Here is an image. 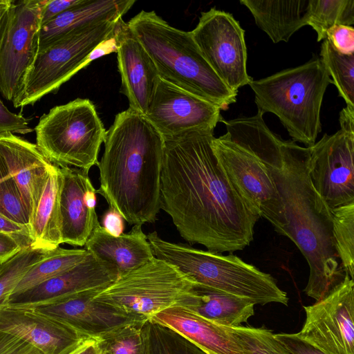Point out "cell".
Wrapping results in <instances>:
<instances>
[{
	"label": "cell",
	"mask_w": 354,
	"mask_h": 354,
	"mask_svg": "<svg viewBox=\"0 0 354 354\" xmlns=\"http://www.w3.org/2000/svg\"><path fill=\"white\" fill-rule=\"evenodd\" d=\"M326 39L339 53L354 55V28L351 26L335 25L326 31Z\"/></svg>",
	"instance_id": "8d00e7d4"
},
{
	"label": "cell",
	"mask_w": 354,
	"mask_h": 354,
	"mask_svg": "<svg viewBox=\"0 0 354 354\" xmlns=\"http://www.w3.org/2000/svg\"><path fill=\"white\" fill-rule=\"evenodd\" d=\"M118 68L129 108L145 115L160 79L142 45L123 21L116 32Z\"/></svg>",
	"instance_id": "d6986e66"
},
{
	"label": "cell",
	"mask_w": 354,
	"mask_h": 354,
	"mask_svg": "<svg viewBox=\"0 0 354 354\" xmlns=\"http://www.w3.org/2000/svg\"><path fill=\"white\" fill-rule=\"evenodd\" d=\"M332 83L320 58L248 84L258 111L276 115L292 140L313 146L322 131L324 95Z\"/></svg>",
	"instance_id": "5b68a950"
},
{
	"label": "cell",
	"mask_w": 354,
	"mask_h": 354,
	"mask_svg": "<svg viewBox=\"0 0 354 354\" xmlns=\"http://www.w3.org/2000/svg\"><path fill=\"white\" fill-rule=\"evenodd\" d=\"M242 354H290L265 328L227 327Z\"/></svg>",
	"instance_id": "836d02e7"
},
{
	"label": "cell",
	"mask_w": 354,
	"mask_h": 354,
	"mask_svg": "<svg viewBox=\"0 0 354 354\" xmlns=\"http://www.w3.org/2000/svg\"><path fill=\"white\" fill-rule=\"evenodd\" d=\"M102 290H91L35 308L91 337L124 324L137 322L121 310L93 297ZM139 323V322H137Z\"/></svg>",
	"instance_id": "ffe728a7"
},
{
	"label": "cell",
	"mask_w": 354,
	"mask_h": 354,
	"mask_svg": "<svg viewBox=\"0 0 354 354\" xmlns=\"http://www.w3.org/2000/svg\"><path fill=\"white\" fill-rule=\"evenodd\" d=\"M244 144L263 162L274 182L286 221L282 235L291 239L306 259L310 273L304 291L319 301L345 274L337 261L331 211L309 176V149L282 140L266 124L250 131Z\"/></svg>",
	"instance_id": "7a4b0ae2"
},
{
	"label": "cell",
	"mask_w": 354,
	"mask_h": 354,
	"mask_svg": "<svg viewBox=\"0 0 354 354\" xmlns=\"http://www.w3.org/2000/svg\"><path fill=\"white\" fill-rule=\"evenodd\" d=\"M244 30L232 15L212 8L203 12L191 34L202 55L231 90L248 84Z\"/></svg>",
	"instance_id": "4fadbf2b"
},
{
	"label": "cell",
	"mask_w": 354,
	"mask_h": 354,
	"mask_svg": "<svg viewBox=\"0 0 354 354\" xmlns=\"http://www.w3.org/2000/svg\"><path fill=\"white\" fill-rule=\"evenodd\" d=\"M24 248L15 237L0 232V265L12 259Z\"/></svg>",
	"instance_id": "7bdbcfd3"
},
{
	"label": "cell",
	"mask_w": 354,
	"mask_h": 354,
	"mask_svg": "<svg viewBox=\"0 0 354 354\" xmlns=\"http://www.w3.org/2000/svg\"><path fill=\"white\" fill-rule=\"evenodd\" d=\"M122 19L90 24L66 33L39 50L27 75L21 107L33 104L91 62L93 52L114 37Z\"/></svg>",
	"instance_id": "9c48e42d"
},
{
	"label": "cell",
	"mask_w": 354,
	"mask_h": 354,
	"mask_svg": "<svg viewBox=\"0 0 354 354\" xmlns=\"http://www.w3.org/2000/svg\"><path fill=\"white\" fill-rule=\"evenodd\" d=\"M35 131L36 145L51 163L86 173L98 164L106 134L93 103L82 98L51 109Z\"/></svg>",
	"instance_id": "52a82bcc"
},
{
	"label": "cell",
	"mask_w": 354,
	"mask_h": 354,
	"mask_svg": "<svg viewBox=\"0 0 354 354\" xmlns=\"http://www.w3.org/2000/svg\"><path fill=\"white\" fill-rule=\"evenodd\" d=\"M0 330L29 343L42 354H71L91 337L35 308L5 305Z\"/></svg>",
	"instance_id": "2e32d148"
},
{
	"label": "cell",
	"mask_w": 354,
	"mask_h": 354,
	"mask_svg": "<svg viewBox=\"0 0 354 354\" xmlns=\"http://www.w3.org/2000/svg\"><path fill=\"white\" fill-rule=\"evenodd\" d=\"M0 354H42L24 340L0 330Z\"/></svg>",
	"instance_id": "ab89813d"
},
{
	"label": "cell",
	"mask_w": 354,
	"mask_h": 354,
	"mask_svg": "<svg viewBox=\"0 0 354 354\" xmlns=\"http://www.w3.org/2000/svg\"><path fill=\"white\" fill-rule=\"evenodd\" d=\"M59 168L62 175L59 198L62 243L84 246L100 225L95 212L96 189L88 173L70 167Z\"/></svg>",
	"instance_id": "ac0fdd59"
},
{
	"label": "cell",
	"mask_w": 354,
	"mask_h": 354,
	"mask_svg": "<svg viewBox=\"0 0 354 354\" xmlns=\"http://www.w3.org/2000/svg\"><path fill=\"white\" fill-rule=\"evenodd\" d=\"M89 254L86 249H65L60 246L46 251L24 274L12 294L24 292L70 270L84 261Z\"/></svg>",
	"instance_id": "83f0119b"
},
{
	"label": "cell",
	"mask_w": 354,
	"mask_h": 354,
	"mask_svg": "<svg viewBox=\"0 0 354 354\" xmlns=\"http://www.w3.org/2000/svg\"><path fill=\"white\" fill-rule=\"evenodd\" d=\"M320 59L339 95L344 100L346 108L354 112V55H343L330 41L323 40Z\"/></svg>",
	"instance_id": "f546056e"
},
{
	"label": "cell",
	"mask_w": 354,
	"mask_h": 354,
	"mask_svg": "<svg viewBox=\"0 0 354 354\" xmlns=\"http://www.w3.org/2000/svg\"><path fill=\"white\" fill-rule=\"evenodd\" d=\"M0 154L19 189L30 217L53 164L36 144L12 133L0 135Z\"/></svg>",
	"instance_id": "44dd1931"
},
{
	"label": "cell",
	"mask_w": 354,
	"mask_h": 354,
	"mask_svg": "<svg viewBox=\"0 0 354 354\" xmlns=\"http://www.w3.org/2000/svg\"><path fill=\"white\" fill-rule=\"evenodd\" d=\"M297 335L326 354H354V281L343 279L323 299L304 307Z\"/></svg>",
	"instance_id": "5bb4252c"
},
{
	"label": "cell",
	"mask_w": 354,
	"mask_h": 354,
	"mask_svg": "<svg viewBox=\"0 0 354 354\" xmlns=\"http://www.w3.org/2000/svg\"><path fill=\"white\" fill-rule=\"evenodd\" d=\"M214 151L239 194L282 234L286 221L274 182L259 158L245 145L224 135L212 140Z\"/></svg>",
	"instance_id": "7c38bea8"
},
{
	"label": "cell",
	"mask_w": 354,
	"mask_h": 354,
	"mask_svg": "<svg viewBox=\"0 0 354 354\" xmlns=\"http://www.w3.org/2000/svg\"><path fill=\"white\" fill-rule=\"evenodd\" d=\"M176 304L227 327L247 322L254 315L255 305L250 299L197 283Z\"/></svg>",
	"instance_id": "cb8c5ba5"
},
{
	"label": "cell",
	"mask_w": 354,
	"mask_h": 354,
	"mask_svg": "<svg viewBox=\"0 0 354 354\" xmlns=\"http://www.w3.org/2000/svg\"><path fill=\"white\" fill-rule=\"evenodd\" d=\"M118 279L115 268L91 254L70 270L24 292L12 294L7 305L35 308L91 290H103Z\"/></svg>",
	"instance_id": "e0dca14e"
},
{
	"label": "cell",
	"mask_w": 354,
	"mask_h": 354,
	"mask_svg": "<svg viewBox=\"0 0 354 354\" xmlns=\"http://www.w3.org/2000/svg\"><path fill=\"white\" fill-rule=\"evenodd\" d=\"M354 24V0H309L308 22L317 35V41L326 39V31L335 25Z\"/></svg>",
	"instance_id": "f1b7e54d"
},
{
	"label": "cell",
	"mask_w": 354,
	"mask_h": 354,
	"mask_svg": "<svg viewBox=\"0 0 354 354\" xmlns=\"http://www.w3.org/2000/svg\"><path fill=\"white\" fill-rule=\"evenodd\" d=\"M0 213L28 227L29 213L24 205L19 189L1 154Z\"/></svg>",
	"instance_id": "d590c367"
},
{
	"label": "cell",
	"mask_w": 354,
	"mask_h": 354,
	"mask_svg": "<svg viewBox=\"0 0 354 354\" xmlns=\"http://www.w3.org/2000/svg\"><path fill=\"white\" fill-rule=\"evenodd\" d=\"M45 252L30 247L24 248L0 265V308L7 305L10 296L21 278Z\"/></svg>",
	"instance_id": "e575fe53"
},
{
	"label": "cell",
	"mask_w": 354,
	"mask_h": 354,
	"mask_svg": "<svg viewBox=\"0 0 354 354\" xmlns=\"http://www.w3.org/2000/svg\"><path fill=\"white\" fill-rule=\"evenodd\" d=\"M82 1L83 0H47L41 12V26Z\"/></svg>",
	"instance_id": "b9f144b4"
},
{
	"label": "cell",
	"mask_w": 354,
	"mask_h": 354,
	"mask_svg": "<svg viewBox=\"0 0 354 354\" xmlns=\"http://www.w3.org/2000/svg\"><path fill=\"white\" fill-rule=\"evenodd\" d=\"M2 0H0V2Z\"/></svg>",
	"instance_id": "7dc6e473"
},
{
	"label": "cell",
	"mask_w": 354,
	"mask_h": 354,
	"mask_svg": "<svg viewBox=\"0 0 354 354\" xmlns=\"http://www.w3.org/2000/svg\"><path fill=\"white\" fill-rule=\"evenodd\" d=\"M104 144L96 192L129 224L154 223L161 209L164 138L145 115L129 108L115 115Z\"/></svg>",
	"instance_id": "3957f363"
},
{
	"label": "cell",
	"mask_w": 354,
	"mask_h": 354,
	"mask_svg": "<svg viewBox=\"0 0 354 354\" xmlns=\"http://www.w3.org/2000/svg\"><path fill=\"white\" fill-rule=\"evenodd\" d=\"M0 232L17 239L25 248L30 247L31 240L27 226L17 223L0 213Z\"/></svg>",
	"instance_id": "60d3db41"
},
{
	"label": "cell",
	"mask_w": 354,
	"mask_h": 354,
	"mask_svg": "<svg viewBox=\"0 0 354 354\" xmlns=\"http://www.w3.org/2000/svg\"><path fill=\"white\" fill-rule=\"evenodd\" d=\"M214 130L165 138L161 209L190 243L216 253L241 250L260 218L239 194L212 147Z\"/></svg>",
	"instance_id": "6da1fadb"
},
{
	"label": "cell",
	"mask_w": 354,
	"mask_h": 354,
	"mask_svg": "<svg viewBox=\"0 0 354 354\" xmlns=\"http://www.w3.org/2000/svg\"><path fill=\"white\" fill-rule=\"evenodd\" d=\"M31 131L28 120L20 114L11 112L0 100V135L6 133L26 134Z\"/></svg>",
	"instance_id": "74e56055"
},
{
	"label": "cell",
	"mask_w": 354,
	"mask_h": 354,
	"mask_svg": "<svg viewBox=\"0 0 354 354\" xmlns=\"http://www.w3.org/2000/svg\"><path fill=\"white\" fill-rule=\"evenodd\" d=\"M136 3L133 0H83L40 28L39 50L75 29L102 21H116Z\"/></svg>",
	"instance_id": "d4e9b609"
},
{
	"label": "cell",
	"mask_w": 354,
	"mask_h": 354,
	"mask_svg": "<svg viewBox=\"0 0 354 354\" xmlns=\"http://www.w3.org/2000/svg\"><path fill=\"white\" fill-rule=\"evenodd\" d=\"M309 0H240L252 13L257 26L277 44L287 42L307 25Z\"/></svg>",
	"instance_id": "4316f807"
},
{
	"label": "cell",
	"mask_w": 354,
	"mask_h": 354,
	"mask_svg": "<svg viewBox=\"0 0 354 354\" xmlns=\"http://www.w3.org/2000/svg\"><path fill=\"white\" fill-rule=\"evenodd\" d=\"M62 185L60 168L53 165L30 217V247L34 250L49 251L62 243L59 207Z\"/></svg>",
	"instance_id": "484cf974"
},
{
	"label": "cell",
	"mask_w": 354,
	"mask_h": 354,
	"mask_svg": "<svg viewBox=\"0 0 354 354\" xmlns=\"http://www.w3.org/2000/svg\"><path fill=\"white\" fill-rule=\"evenodd\" d=\"M176 331L207 354H242L227 326L173 305L151 319Z\"/></svg>",
	"instance_id": "603a6c76"
},
{
	"label": "cell",
	"mask_w": 354,
	"mask_h": 354,
	"mask_svg": "<svg viewBox=\"0 0 354 354\" xmlns=\"http://www.w3.org/2000/svg\"><path fill=\"white\" fill-rule=\"evenodd\" d=\"M12 0L0 2V47L8 23Z\"/></svg>",
	"instance_id": "f6af8a7d"
},
{
	"label": "cell",
	"mask_w": 354,
	"mask_h": 354,
	"mask_svg": "<svg viewBox=\"0 0 354 354\" xmlns=\"http://www.w3.org/2000/svg\"><path fill=\"white\" fill-rule=\"evenodd\" d=\"M340 129L308 147V172L330 210L354 202V112L339 113Z\"/></svg>",
	"instance_id": "30bf717a"
},
{
	"label": "cell",
	"mask_w": 354,
	"mask_h": 354,
	"mask_svg": "<svg viewBox=\"0 0 354 354\" xmlns=\"http://www.w3.org/2000/svg\"><path fill=\"white\" fill-rule=\"evenodd\" d=\"M47 0H12L0 47V92L21 107L27 75L39 48L41 16Z\"/></svg>",
	"instance_id": "8fae6325"
},
{
	"label": "cell",
	"mask_w": 354,
	"mask_h": 354,
	"mask_svg": "<svg viewBox=\"0 0 354 354\" xmlns=\"http://www.w3.org/2000/svg\"><path fill=\"white\" fill-rule=\"evenodd\" d=\"M146 354H207L173 329L152 319L142 325Z\"/></svg>",
	"instance_id": "4dcf8cb0"
},
{
	"label": "cell",
	"mask_w": 354,
	"mask_h": 354,
	"mask_svg": "<svg viewBox=\"0 0 354 354\" xmlns=\"http://www.w3.org/2000/svg\"><path fill=\"white\" fill-rule=\"evenodd\" d=\"M335 248L343 270L354 277V202L330 210Z\"/></svg>",
	"instance_id": "1f68e13d"
},
{
	"label": "cell",
	"mask_w": 354,
	"mask_h": 354,
	"mask_svg": "<svg viewBox=\"0 0 354 354\" xmlns=\"http://www.w3.org/2000/svg\"><path fill=\"white\" fill-rule=\"evenodd\" d=\"M290 354H326L311 344L301 339L297 333L275 334Z\"/></svg>",
	"instance_id": "f35d334b"
},
{
	"label": "cell",
	"mask_w": 354,
	"mask_h": 354,
	"mask_svg": "<svg viewBox=\"0 0 354 354\" xmlns=\"http://www.w3.org/2000/svg\"><path fill=\"white\" fill-rule=\"evenodd\" d=\"M221 109L163 79H159L146 118L165 138L194 130H214Z\"/></svg>",
	"instance_id": "9a60e30c"
},
{
	"label": "cell",
	"mask_w": 354,
	"mask_h": 354,
	"mask_svg": "<svg viewBox=\"0 0 354 354\" xmlns=\"http://www.w3.org/2000/svg\"><path fill=\"white\" fill-rule=\"evenodd\" d=\"M143 323H130L93 337L98 354H146Z\"/></svg>",
	"instance_id": "d6a6232c"
},
{
	"label": "cell",
	"mask_w": 354,
	"mask_h": 354,
	"mask_svg": "<svg viewBox=\"0 0 354 354\" xmlns=\"http://www.w3.org/2000/svg\"><path fill=\"white\" fill-rule=\"evenodd\" d=\"M102 226L111 235L118 236L122 234L124 218L115 208L109 207L102 216Z\"/></svg>",
	"instance_id": "ee69618b"
},
{
	"label": "cell",
	"mask_w": 354,
	"mask_h": 354,
	"mask_svg": "<svg viewBox=\"0 0 354 354\" xmlns=\"http://www.w3.org/2000/svg\"><path fill=\"white\" fill-rule=\"evenodd\" d=\"M152 59L160 78L226 110L238 92L216 75L191 32L170 26L154 11L141 10L127 24Z\"/></svg>",
	"instance_id": "277c9868"
},
{
	"label": "cell",
	"mask_w": 354,
	"mask_h": 354,
	"mask_svg": "<svg viewBox=\"0 0 354 354\" xmlns=\"http://www.w3.org/2000/svg\"><path fill=\"white\" fill-rule=\"evenodd\" d=\"M194 283L175 266L154 257L118 278L93 298L144 323L175 305Z\"/></svg>",
	"instance_id": "ba28073f"
},
{
	"label": "cell",
	"mask_w": 354,
	"mask_h": 354,
	"mask_svg": "<svg viewBox=\"0 0 354 354\" xmlns=\"http://www.w3.org/2000/svg\"><path fill=\"white\" fill-rule=\"evenodd\" d=\"M84 247L95 257L112 265L118 278L155 257L140 225H134L129 232L115 236L100 224L93 230Z\"/></svg>",
	"instance_id": "7402d4cb"
},
{
	"label": "cell",
	"mask_w": 354,
	"mask_h": 354,
	"mask_svg": "<svg viewBox=\"0 0 354 354\" xmlns=\"http://www.w3.org/2000/svg\"><path fill=\"white\" fill-rule=\"evenodd\" d=\"M147 240L155 257L175 266L192 281L252 301L255 304L280 303L288 297L274 279L232 254L223 255L161 239L156 232Z\"/></svg>",
	"instance_id": "8992f818"
},
{
	"label": "cell",
	"mask_w": 354,
	"mask_h": 354,
	"mask_svg": "<svg viewBox=\"0 0 354 354\" xmlns=\"http://www.w3.org/2000/svg\"><path fill=\"white\" fill-rule=\"evenodd\" d=\"M71 354H98L94 338L91 337L88 339Z\"/></svg>",
	"instance_id": "bcb514c9"
}]
</instances>
